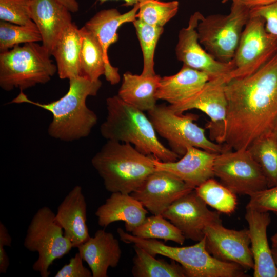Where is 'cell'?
Listing matches in <instances>:
<instances>
[{
	"label": "cell",
	"mask_w": 277,
	"mask_h": 277,
	"mask_svg": "<svg viewBox=\"0 0 277 277\" xmlns=\"http://www.w3.org/2000/svg\"><path fill=\"white\" fill-rule=\"evenodd\" d=\"M226 125L221 139L230 149H247L271 132L277 120V52L252 74L228 81Z\"/></svg>",
	"instance_id": "cell-1"
},
{
	"label": "cell",
	"mask_w": 277,
	"mask_h": 277,
	"mask_svg": "<svg viewBox=\"0 0 277 277\" xmlns=\"http://www.w3.org/2000/svg\"><path fill=\"white\" fill-rule=\"evenodd\" d=\"M69 81L68 91L57 100L48 103L34 102L20 91L9 103L30 104L50 112L53 118L47 131L55 139L71 142L86 137L98 121L96 113L87 107L86 100L97 94L102 82H93L82 76Z\"/></svg>",
	"instance_id": "cell-2"
},
{
	"label": "cell",
	"mask_w": 277,
	"mask_h": 277,
	"mask_svg": "<svg viewBox=\"0 0 277 277\" xmlns=\"http://www.w3.org/2000/svg\"><path fill=\"white\" fill-rule=\"evenodd\" d=\"M106 109L107 117L100 126V132L107 141L130 144L142 153L163 162L180 158L159 141L144 111L126 103L117 95L106 99Z\"/></svg>",
	"instance_id": "cell-3"
},
{
	"label": "cell",
	"mask_w": 277,
	"mask_h": 277,
	"mask_svg": "<svg viewBox=\"0 0 277 277\" xmlns=\"http://www.w3.org/2000/svg\"><path fill=\"white\" fill-rule=\"evenodd\" d=\"M91 164L111 193L131 194L156 170L153 156L142 153L130 144L113 141H107Z\"/></svg>",
	"instance_id": "cell-4"
},
{
	"label": "cell",
	"mask_w": 277,
	"mask_h": 277,
	"mask_svg": "<svg viewBox=\"0 0 277 277\" xmlns=\"http://www.w3.org/2000/svg\"><path fill=\"white\" fill-rule=\"evenodd\" d=\"M117 232L125 243L133 244L153 256L168 258L180 264L187 277H245V270L240 265L220 261L213 256L206 247L204 238L196 244L183 247L170 246L156 239H144L129 234L118 228Z\"/></svg>",
	"instance_id": "cell-5"
},
{
	"label": "cell",
	"mask_w": 277,
	"mask_h": 277,
	"mask_svg": "<svg viewBox=\"0 0 277 277\" xmlns=\"http://www.w3.org/2000/svg\"><path fill=\"white\" fill-rule=\"evenodd\" d=\"M46 49L37 42L17 45L0 53V87L21 91L48 83L57 72Z\"/></svg>",
	"instance_id": "cell-6"
},
{
	"label": "cell",
	"mask_w": 277,
	"mask_h": 277,
	"mask_svg": "<svg viewBox=\"0 0 277 277\" xmlns=\"http://www.w3.org/2000/svg\"><path fill=\"white\" fill-rule=\"evenodd\" d=\"M147 112L156 133L165 139L171 150L180 156L184 155L188 147L215 154L230 149L207 137L205 129L194 122L198 118L196 115L175 113L165 104H156Z\"/></svg>",
	"instance_id": "cell-7"
},
{
	"label": "cell",
	"mask_w": 277,
	"mask_h": 277,
	"mask_svg": "<svg viewBox=\"0 0 277 277\" xmlns=\"http://www.w3.org/2000/svg\"><path fill=\"white\" fill-rule=\"evenodd\" d=\"M250 17V9L234 3L228 14L203 16L196 28L199 41L214 58L230 63Z\"/></svg>",
	"instance_id": "cell-8"
},
{
	"label": "cell",
	"mask_w": 277,
	"mask_h": 277,
	"mask_svg": "<svg viewBox=\"0 0 277 277\" xmlns=\"http://www.w3.org/2000/svg\"><path fill=\"white\" fill-rule=\"evenodd\" d=\"M55 213L44 206L34 214L28 227L24 247L38 253L33 269L42 277H48L49 268L54 261L62 258L73 248L55 219Z\"/></svg>",
	"instance_id": "cell-9"
},
{
	"label": "cell",
	"mask_w": 277,
	"mask_h": 277,
	"mask_svg": "<svg viewBox=\"0 0 277 277\" xmlns=\"http://www.w3.org/2000/svg\"><path fill=\"white\" fill-rule=\"evenodd\" d=\"M213 171L214 176L236 194L250 196L268 188L266 177L247 149L217 154Z\"/></svg>",
	"instance_id": "cell-10"
},
{
	"label": "cell",
	"mask_w": 277,
	"mask_h": 277,
	"mask_svg": "<svg viewBox=\"0 0 277 277\" xmlns=\"http://www.w3.org/2000/svg\"><path fill=\"white\" fill-rule=\"evenodd\" d=\"M276 52L277 36L266 31L263 18L250 15L232 60L234 67L228 81L252 74Z\"/></svg>",
	"instance_id": "cell-11"
},
{
	"label": "cell",
	"mask_w": 277,
	"mask_h": 277,
	"mask_svg": "<svg viewBox=\"0 0 277 277\" xmlns=\"http://www.w3.org/2000/svg\"><path fill=\"white\" fill-rule=\"evenodd\" d=\"M226 77L209 80L197 93L188 100L175 105H169L175 113L197 109L205 113L210 122L206 125L210 131V140L221 144V139L226 125L228 102L225 90Z\"/></svg>",
	"instance_id": "cell-12"
},
{
	"label": "cell",
	"mask_w": 277,
	"mask_h": 277,
	"mask_svg": "<svg viewBox=\"0 0 277 277\" xmlns=\"http://www.w3.org/2000/svg\"><path fill=\"white\" fill-rule=\"evenodd\" d=\"M203 15L196 11L191 15L188 26L181 29L175 49L177 59L183 65L206 73L210 80L221 77L228 78L234 66L233 61L223 63L214 58L201 46L197 26Z\"/></svg>",
	"instance_id": "cell-13"
},
{
	"label": "cell",
	"mask_w": 277,
	"mask_h": 277,
	"mask_svg": "<svg viewBox=\"0 0 277 277\" xmlns=\"http://www.w3.org/2000/svg\"><path fill=\"white\" fill-rule=\"evenodd\" d=\"M219 213L210 210L194 189L175 200L162 215L174 225L186 239L197 242L204 238L207 225L222 222Z\"/></svg>",
	"instance_id": "cell-14"
},
{
	"label": "cell",
	"mask_w": 277,
	"mask_h": 277,
	"mask_svg": "<svg viewBox=\"0 0 277 277\" xmlns=\"http://www.w3.org/2000/svg\"><path fill=\"white\" fill-rule=\"evenodd\" d=\"M204 233L206 249L213 256L221 261L236 264L246 270L253 269L254 262L248 229H230L218 222L207 225Z\"/></svg>",
	"instance_id": "cell-15"
},
{
	"label": "cell",
	"mask_w": 277,
	"mask_h": 277,
	"mask_svg": "<svg viewBox=\"0 0 277 277\" xmlns=\"http://www.w3.org/2000/svg\"><path fill=\"white\" fill-rule=\"evenodd\" d=\"M194 189L171 173L156 169L130 194L153 215H162L175 200Z\"/></svg>",
	"instance_id": "cell-16"
},
{
	"label": "cell",
	"mask_w": 277,
	"mask_h": 277,
	"mask_svg": "<svg viewBox=\"0 0 277 277\" xmlns=\"http://www.w3.org/2000/svg\"><path fill=\"white\" fill-rule=\"evenodd\" d=\"M139 3L133 6L129 11L121 13L117 9L111 8L97 12L84 25L99 42L105 56L106 69L104 74L106 80L111 85H115L121 80L118 69L110 64L108 55L109 47L118 38L117 30L123 24L132 23L136 19Z\"/></svg>",
	"instance_id": "cell-17"
},
{
	"label": "cell",
	"mask_w": 277,
	"mask_h": 277,
	"mask_svg": "<svg viewBox=\"0 0 277 277\" xmlns=\"http://www.w3.org/2000/svg\"><path fill=\"white\" fill-rule=\"evenodd\" d=\"M245 217L248 225L254 262L253 276L277 277V267L267 238V228L271 223L269 212L246 206Z\"/></svg>",
	"instance_id": "cell-18"
},
{
	"label": "cell",
	"mask_w": 277,
	"mask_h": 277,
	"mask_svg": "<svg viewBox=\"0 0 277 277\" xmlns=\"http://www.w3.org/2000/svg\"><path fill=\"white\" fill-rule=\"evenodd\" d=\"M216 155L199 148L188 147L184 155L177 161L163 162L153 157V161L156 170L171 173L195 189L214 176L213 165Z\"/></svg>",
	"instance_id": "cell-19"
},
{
	"label": "cell",
	"mask_w": 277,
	"mask_h": 277,
	"mask_svg": "<svg viewBox=\"0 0 277 277\" xmlns=\"http://www.w3.org/2000/svg\"><path fill=\"white\" fill-rule=\"evenodd\" d=\"M30 8L31 19L42 36V45L51 56L56 42L73 23L71 12L58 0H31Z\"/></svg>",
	"instance_id": "cell-20"
},
{
	"label": "cell",
	"mask_w": 277,
	"mask_h": 277,
	"mask_svg": "<svg viewBox=\"0 0 277 277\" xmlns=\"http://www.w3.org/2000/svg\"><path fill=\"white\" fill-rule=\"evenodd\" d=\"M77 248L88 265L92 277H107L108 268L117 267L122 256L118 241L105 230H97L93 236Z\"/></svg>",
	"instance_id": "cell-21"
},
{
	"label": "cell",
	"mask_w": 277,
	"mask_h": 277,
	"mask_svg": "<svg viewBox=\"0 0 277 277\" xmlns=\"http://www.w3.org/2000/svg\"><path fill=\"white\" fill-rule=\"evenodd\" d=\"M55 219L73 248L89 239L87 203L81 186H75L64 197L57 207Z\"/></svg>",
	"instance_id": "cell-22"
},
{
	"label": "cell",
	"mask_w": 277,
	"mask_h": 277,
	"mask_svg": "<svg viewBox=\"0 0 277 277\" xmlns=\"http://www.w3.org/2000/svg\"><path fill=\"white\" fill-rule=\"evenodd\" d=\"M147 213L142 203L130 194L117 192L111 193L95 214L100 226L106 227L112 223L122 221L126 231L131 233L144 222Z\"/></svg>",
	"instance_id": "cell-23"
},
{
	"label": "cell",
	"mask_w": 277,
	"mask_h": 277,
	"mask_svg": "<svg viewBox=\"0 0 277 277\" xmlns=\"http://www.w3.org/2000/svg\"><path fill=\"white\" fill-rule=\"evenodd\" d=\"M210 80L205 73L183 65L176 74L161 77L157 100L175 105L193 96Z\"/></svg>",
	"instance_id": "cell-24"
},
{
	"label": "cell",
	"mask_w": 277,
	"mask_h": 277,
	"mask_svg": "<svg viewBox=\"0 0 277 277\" xmlns=\"http://www.w3.org/2000/svg\"><path fill=\"white\" fill-rule=\"evenodd\" d=\"M161 77L126 72L123 75L117 95L126 103L143 111H149L156 105L157 90Z\"/></svg>",
	"instance_id": "cell-25"
},
{
	"label": "cell",
	"mask_w": 277,
	"mask_h": 277,
	"mask_svg": "<svg viewBox=\"0 0 277 277\" xmlns=\"http://www.w3.org/2000/svg\"><path fill=\"white\" fill-rule=\"evenodd\" d=\"M82 36L80 29L72 23L64 31L52 52L56 61L57 73L61 79L80 76V55Z\"/></svg>",
	"instance_id": "cell-26"
},
{
	"label": "cell",
	"mask_w": 277,
	"mask_h": 277,
	"mask_svg": "<svg viewBox=\"0 0 277 277\" xmlns=\"http://www.w3.org/2000/svg\"><path fill=\"white\" fill-rule=\"evenodd\" d=\"M82 46L80 55V76L95 82L104 75L106 63L102 47L95 36L84 26L80 29Z\"/></svg>",
	"instance_id": "cell-27"
},
{
	"label": "cell",
	"mask_w": 277,
	"mask_h": 277,
	"mask_svg": "<svg viewBox=\"0 0 277 277\" xmlns=\"http://www.w3.org/2000/svg\"><path fill=\"white\" fill-rule=\"evenodd\" d=\"M132 274L134 277H187L184 268L172 260L156 259L144 249L134 246Z\"/></svg>",
	"instance_id": "cell-28"
},
{
	"label": "cell",
	"mask_w": 277,
	"mask_h": 277,
	"mask_svg": "<svg viewBox=\"0 0 277 277\" xmlns=\"http://www.w3.org/2000/svg\"><path fill=\"white\" fill-rule=\"evenodd\" d=\"M247 149L266 177L268 187L277 185V141L271 132L254 141Z\"/></svg>",
	"instance_id": "cell-29"
},
{
	"label": "cell",
	"mask_w": 277,
	"mask_h": 277,
	"mask_svg": "<svg viewBox=\"0 0 277 277\" xmlns=\"http://www.w3.org/2000/svg\"><path fill=\"white\" fill-rule=\"evenodd\" d=\"M194 190L207 205L220 213L229 215L236 209V194L213 177L207 180Z\"/></svg>",
	"instance_id": "cell-30"
},
{
	"label": "cell",
	"mask_w": 277,
	"mask_h": 277,
	"mask_svg": "<svg viewBox=\"0 0 277 277\" xmlns=\"http://www.w3.org/2000/svg\"><path fill=\"white\" fill-rule=\"evenodd\" d=\"M131 234L144 239H162L183 245L186 239L182 232L162 215H153L144 222Z\"/></svg>",
	"instance_id": "cell-31"
},
{
	"label": "cell",
	"mask_w": 277,
	"mask_h": 277,
	"mask_svg": "<svg viewBox=\"0 0 277 277\" xmlns=\"http://www.w3.org/2000/svg\"><path fill=\"white\" fill-rule=\"evenodd\" d=\"M132 23L143 54V68L141 74L145 75H155V50L159 38L164 32V28L149 25L138 19Z\"/></svg>",
	"instance_id": "cell-32"
},
{
	"label": "cell",
	"mask_w": 277,
	"mask_h": 277,
	"mask_svg": "<svg viewBox=\"0 0 277 277\" xmlns=\"http://www.w3.org/2000/svg\"><path fill=\"white\" fill-rule=\"evenodd\" d=\"M179 5L177 1L164 2L159 0H143L139 3L136 19L150 25L163 27L176 15Z\"/></svg>",
	"instance_id": "cell-33"
},
{
	"label": "cell",
	"mask_w": 277,
	"mask_h": 277,
	"mask_svg": "<svg viewBox=\"0 0 277 277\" xmlns=\"http://www.w3.org/2000/svg\"><path fill=\"white\" fill-rule=\"evenodd\" d=\"M39 41H42V36L35 24L23 26L0 21V52L21 44Z\"/></svg>",
	"instance_id": "cell-34"
},
{
	"label": "cell",
	"mask_w": 277,
	"mask_h": 277,
	"mask_svg": "<svg viewBox=\"0 0 277 277\" xmlns=\"http://www.w3.org/2000/svg\"><path fill=\"white\" fill-rule=\"evenodd\" d=\"M31 0H0V19L12 24L28 26L35 23L30 12Z\"/></svg>",
	"instance_id": "cell-35"
},
{
	"label": "cell",
	"mask_w": 277,
	"mask_h": 277,
	"mask_svg": "<svg viewBox=\"0 0 277 277\" xmlns=\"http://www.w3.org/2000/svg\"><path fill=\"white\" fill-rule=\"evenodd\" d=\"M246 206L277 215V185L258 191L250 196Z\"/></svg>",
	"instance_id": "cell-36"
},
{
	"label": "cell",
	"mask_w": 277,
	"mask_h": 277,
	"mask_svg": "<svg viewBox=\"0 0 277 277\" xmlns=\"http://www.w3.org/2000/svg\"><path fill=\"white\" fill-rule=\"evenodd\" d=\"M82 258L78 252L70 258L69 263L65 264L55 273V277H92L90 269L85 267Z\"/></svg>",
	"instance_id": "cell-37"
},
{
	"label": "cell",
	"mask_w": 277,
	"mask_h": 277,
	"mask_svg": "<svg viewBox=\"0 0 277 277\" xmlns=\"http://www.w3.org/2000/svg\"><path fill=\"white\" fill-rule=\"evenodd\" d=\"M250 15L263 18L266 31L277 36V2L267 6L250 9Z\"/></svg>",
	"instance_id": "cell-38"
},
{
	"label": "cell",
	"mask_w": 277,
	"mask_h": 277,
	"mask_svg": "<svg viewBox=\"0 0 277 277\" xmlns=\"http://www.w3.org/2000/svg\"><path fill=\"white\" fill-rule=\"evenodd\" d=\"M229 1L252 9L270 5L277 2V0H222V3H225Z\"/></svg>",
	"instance_id": "cell-39"
},
{
	"label": "cell",
	"mask_w": 277,
	"mask_h": 277,
	"mask_svg": "<svg viewBox=\"0 0 277 277\" xmlns=\"http://www.w3.org/2000/svg\"><path fill=\"white\" fill-rule=\"evenodd\" d=\"M65 5L70 12H76L79 9V5L76 0H58Z\"/></svg>",
	"instance_id": "cell-40"
},
{
	"label": "cell",
	"mask_w": 277,
	"mask_h": 277,
	"mask_svg": "<svg viewBox=\"0 0 277 277\" xmlns=\"http://www.w3.org/2000/svg\"><path fill=\"white\" fill-rule=\"evenodd\" d=\"M100 2L101 4H102L107 1L109 0H96ZM124 2V4L123 5L125 6H134L135 5L140 3L143 0H123Z\"/></svg>",
	"instance_id": "cell-41"
},
{
	"label": "cell",
	"mask_w": 277,
	"mask_h": 277,
	"mask_svg": "<svg viewBox=\"0 0 277 277\" xmlns=\"http://www.w3.org/2000/svg\"><path fill=\"white\" fill-rule=\"evenodd\" d=\"M272 248L277 249V232L271 237Z\"/></svg>",
	"instance_id": "cell-42"
},
{
	"label": "cell",
	"mask_w": 277,
	"mask_h": 277,
	"mask_svg": "<svg viewBox=\"0 0 277 277\" xmlns=\"http://www.w3.org/2000/svg\"><path fill=\"white\" fill-rule=\"evenodd\" d=\"M272 255L275 262V264L277 267V249L274 248H271Z\"/></svg>",
	"instance_id": "cell-43"
},
{
	"label": "cell",
	"mask_w": 277,
	"mask_h": 277,
	"mask_svg": "<svg viewBox=\"0 0 277 277\" xmlns=\"http://www.w3.org/2000/svg\"><path fill=\"white\" fill-rule=\"evenodd\" d=\"M271 133L275 138L276 140L277 141V120L274 125V126L273 127V129L271 131Z\"/></svg>",
	"instance_id": "cell-44"
},
{
	"label": "cell",
	"mask_w": 277,
	"mask_h": 277,
	"mask_svg": "<svg viewBox=\"0 0 277 277\" xmlns=\"http://www.w3.org/2000/svg\"></svg>",
	"instance_id": "cell-45"
}]
</instances>
